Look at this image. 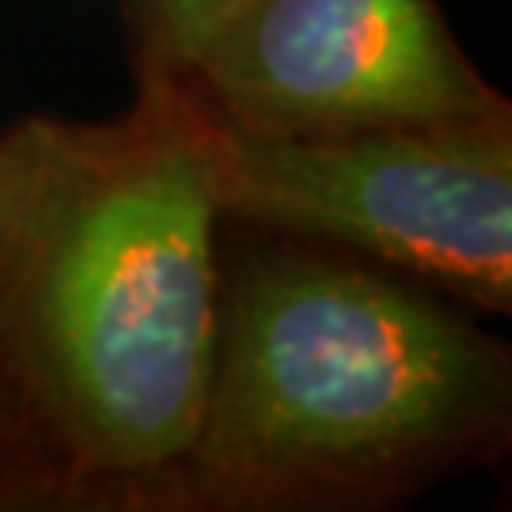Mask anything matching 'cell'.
I'll return each instance as SVG.
<instances>
[{"mask_svg": "<svg viewBox=\"0 0 512 512\" xmlns=\"http://www.w3.org/2000/svg\"><path fill=\"white\" fill-rule=\"evenodd\" d=\"M209 114L137 80L110 122L0 133V380L61 512H175L213 368Z\"/></svg>", "mask_w": 512, "mask_h": 512, "instance_id": "1", "label": "cell"}, {"mask_svg": "<svg viewBox=\"0 0 512 512\" xmlns=\"http://www.w3.org/2000/svg\"><path fill=\"white\" fill-rule=\"evenodd\" d=\"M509 440L512 353L456 300L315 243L220 247L175 512L387 509L494 467Z\"/></svg>", "mask_w": 512, "mask_h": 512, "instance_id": "2", "label": "cell"}, {"mask_svg": "<svg viewBox=\"0 0 512 512\" xmlns=\"http://www.w3.org/2000/svg\"><path fill=\"white\" fill-rule=\"evenodd\" d=\"M220 220L512 315V107L346 137H247L209 118Z\"/></svg>", "mask_w": 512, "mask_h": 512, "instance_id": "3", "label": "cell"}, {"mask_svg": "<svg viewBox=\"0 0 512 512\" xmlns=\"http://www.w3.org/2000/svg\"><path fill=\"white\" fill-rule=\"evenodd\" d=\"M167 80L247 137H346L509 107L437 0H239Z\"/></svg>", "mask_w": 512, "mask_h": 512, "instance_id": "4", "label": "cell"}, {"mask_svg": "<svg viewBox=\"0 0 512 512\" xmlns=\"http://www.w3.org/2000/svg\"><path fill=\"white\" fill-rule=\"evenodd\" d=\"M239 0H126L137 80L175 76Z\"/></svg>", "mask_w": 512, "mask_h": 512, "instance_id": "5", "label": "cell"}, {"mask_svg": "<svg viewBox=\"0 0 512 512\" xmlns=\"http://www.w3.org/2000/svg\"><path fill=\"white\" fill-rule=\"evenodd\" d=\"M0 512H61V486L0 380Z\"/></svg>", "mask_w": 512, "mask_h": 512, "instance_id": "6", "label": "cell"}]
</instances>
